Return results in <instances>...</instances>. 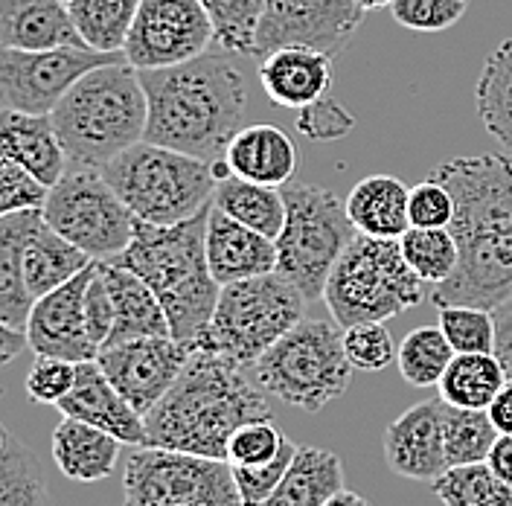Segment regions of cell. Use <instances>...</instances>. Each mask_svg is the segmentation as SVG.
<instances>
[{"mask_svg":"<svg viewBox=\"0 0 512 506\" xmlns=\"http://www.w3.org/2000/svg\"><path fill=\"white\" fill-rule=\"evenodd\" d=\"M91 274H94V262L73 280L35 300L27 320V338L35 355H56L73 364L94 361L99 355L85 317V288Z\"/></svg>","mask_w":512,"mask_h":506,"instance_id":"obj_17","label":"cell"},{"mask_svg":"<svg viewBox=\"0 0 512 506\" xmlns=\"http://www.w3.org/2000/svg\"><path fill=\"white\" fill-rule=\"evenodd\" d=\"M510 373L504 370L495 352H457L437 384L440 399L466 408V411H489L498 390L507 384Z\"/></svg>","mask_w":512,"mask_h":506,"instance_id":"obj_30","label":"cell"},{"mask_svg":"<svg viewBox=\"0 0 512 506\" xmlns=\"http://www.w3.org/2000/svg\"><path fill=\"white\" fill-rule=\"evenodd\" d=\"M323 506H370V504H367V498H361L358 492L344 489V492H338L335 498H329Z\"/></svg>","mask_w":512,"mask_h":506,"instance_id":"obj_55","label":"cell"},{"mask_svg":"<svg viewBox=\"0 0 512 506\" xmlns=\"http://www.w3.org/2000/svg\"><path fill=\"white\" fill-rule=\"evenodd\" d=\"M76 370L79 364L67 361V358H56V355H35L30 373H27V396L38 405H59L64 396L73 390L76 384Z\"/></svg>","mask_w":512,"mask_h":506,"instance_id":"obj_45","label":"cell"},{"mask_svg":"<svg viewBox=\"0 0 512 506\" xmlns=\"http://www.w3.org/2000/svg\"><path fill=\"white\" fill-rule=\"evenodd\" d=\"M207 204L201 213L178 224H149L137 219L134 239L126 251L105 262H117L137 277H143L158 294L169 317L172 338L192 344L210 326L222 285L207 262Z\"/></svg>","mask_w":512,"mask_h":506,"instance_id":"obj_4","label":"cell"},{"mask_svg":"<svg viewBox=\"0 0 512 506\" xmlns=\"http://www.w3.org/2000/svg\"><path fill=\"white\" fill-rule=\"evenodd\" d=\"M102 175L140 222L163 227L201 213L213 204L219 187L213 160L192 158L149 140L134 143L123 155L105 163Z\"/></svg>","mask_w":512,"mask_h":506,"instance_id":"obj_6","label":"cell"},{"mask_svg":"<svg viewBox=\"0 0 512 506\" xmlns=\"http://www.w3.org/2000/svg\"><path fill=\"white\" fill-rule=\"evenodd\" d=\"M0 506H53L38 457L12 428H3L0 443Z\"/></svg>","mask_w":512,"mask_h":506,"instance_id":"obj_35","label":"cell"},{"mask_svg":"<svg viewBox=\"0 0 512 506\" xmlns=\"http://www.w3.org/2000/svg\"><path fill=\"white\" fill-rule=\"evenodd\" d=\"M0 158L21 163L47 187L62 181L70 160L53 114H24L12 108H3L0 114Z\"/></svg>","mask_w":512,"mask_h":506,"instance_id":"obj_22","label":"cell"},{"mask_svg":"<svg viewBox=\"0 0 512 506\" xmlns=\"http://www.w3.org/2000/svg\"><path fill=\"white\" fill-rule=\"evenodd\" d=\"M50 187L38 181L30 169L9 158H0V216L18 210H44Z\"/></svg>","mask_w":512,"mask_h":506,"instance_id":"obj_46","label":"cell"},{"mask_svg":"<svg viewBox=\"0 0 512 506\" xmlns=\"http://www.w3.org/2000/svg\"><path fill=\"white\" fill-rule=\"evenodd\" d=\"M288 437L274 425V419H254L233 431L227 443L230 466H265L280 457Z\"/></svg>","mask_w":512,"mask_h":506,"instance_id":"obj_42","label":"cell"},{"mask_svg":"<svg viewBox=\"0 0 512 506\" xmlns=\"http://www.w3.org/2000/svg\"><path fill=\"white\" fill-rule=\"evenodd\" d=\"M425 285L408 265L399 239L358 233L332 268L323 300L332 317L350 329L358 323H384L425 300Z\"/></svg>","mask_w":512,"mask_h":506,"instance_id":"obj_7","label":"cell"},{"mask_svg":"<svg viewBox=\"0 0 512 506\" xmlns=\"http://www.w3.org/2000/svg\"><path fill=\"white\" fill-rule=\"evenodd\" d=\"M259 85L277 108H309L332 91V56L312 47H283L259 64Z\"/></svg>","mask_w":512,"mask_h":506,"instance_id":"obj_21","label":"cell"},{"mask_svg":"<svg viewBox=\"0 0 512 506\" xmlns=\"http://www.w3.org/2000/svg\"><path fill=\"white\" fill-rule=\"evenodd\" d=\"M344 349L352 367L364 373H379L396 358L393 335L384 323H358L344 329Z\"/></svg>","mask_w":512,"mask_h":506,"instance_id":"obj_44","label":"cell"},{"mask_svg":"<svg viewBox=\"0 0 512 506\" xmlns=\"http://www.w3.org/2000/svg\"><path fill=\"white\" fill-rule=\"evenodd\" d=\"M123 445L126 443H120L114 434L96 428L91 422L62 416L50 440V454L67 480L96 483L114 475Z\"/></svg>","mask_w":512,"mask_h":506,"instance_id":"obj_25","label":"cell"},{"mask_svg":"<svg viewBox=\"0 0 512 506\" xmlns=\"http://www.w3.org/2000/svg\"><path fill=\"white\" fill-rule=\"evenodd\" d=\"M96 265L108 283L114 309H117V323L105 347L134 341V338H149V335H172L169 317L163 312L152 285L117 262H96Z\"/></svg>","mask_w":512,"mask_h":506,"instance_id":"obj_27","label":"cell"},{"mask_svg":"<svg viewBox=\"0 0 512 506\" xmlns=\"http://www.w3.org/2000/svg\"><path fill=\"white\" fill-rule=\"evenodd\" d=\"M352 370L344 349V326L335 317H303L256 361L254 381L291 408L318 413L347 393Z\"/></svg>","mask_w":512,"mask_h":506,"instance_id":"obj_8","label":"cell"},{"mask_svg":"<svg viewBox=\"0 0 512 506\" xmlns=\"http://www.w3.org/2000/svg\"><path fill=\"white\" fill-rule=\"evenodd\" d=\"M126 506H242L227 460L140 445L123 469Z\"/></svg>","mask_w":512,"mask_h":506,"instance_id":"obj_11","label":"cell"},{"mask_svg":"<svg viewBox=\"0 0 512 506\" xmlns=\"http://www.w3.org/2000/svg\"><path fill=\"white\" fill-rule=\"evenodd\" d=\"M204 6L216 27V44L224 53L254 56L256 27L268 0H204Z\"/></svg>","mask_w":512,"mask_h":506,"instance_id":"obj_40","label":"cell"},{"mask_svg":"<svg viewBox=\"0 0 512 506\" xmlns=\"http://www.w3.org/2000/svg\"><path fill=\"white\" fill-rule=\"evenodd\" d=\"M85 317H88V332H91V341L96 347L102 349L108 344L111 332H114V323H117V309H114V297L108 291V283L99 271V265L94 262V274L88 280L85 288Z\"/></svg>","mask_w":512,"mask_h":506,"instance_id":"obj_50","label":"cell"},{"mask_svg":"<svg viewBox=\"0 0 512 506\" xmlns=\"http://www.w3.org/2000/svg\"><path fill=\"white\" fill-rule=\"evenodd\" d=\"M454 355L440 326H416L396 352V364L411 387H437Z\"/></svg>","mask_w":512,"mask_h":506,"instance_id":"obj_37","label":"cell"},{"mask_svg":"<svg viewBox=\"0 0 512 506\" xmlns=\"http://www.w3.org/2000/svg\"><path fill=\"white\" fill-rule=\"evenodd\" d=\"M355 120L350 111H344L335 99L323 96L320 102L309 105L297 117V131L306 134L309 140H338L347 131H352Z\"/></svg>","mask_w":512,"mask_h":506,"instance_id":"obj_49","label":"cell"},{"mask_svg":"<svg viewBox=\"0 0 512 506\" xmlns=\"http://www.w3.org/2000/svg\"><path fill=\"white\" fill-rule=\"evenodd\" d=\"M454 219V198L446 184L428 178L411 187V227H448Z\"/></svg>","mask_w":512,"mask_h":506,"instance_id":"obj_48","label":"cell"},{"mask_svg":"<svg viewBox=\"0 0 512 506\" xmlns=\"http://www.w3.org/2000/svg\"><path fill=\"white\" fill-rule=\"evenodd\" d=\"M347 213L364 236L402 239L411 230V190L393 175H370L350 190Z\"/></svg>","mask_w":512,"mask_h":506,"instance_id":"obj_28","label":"cell"},{"mask_svg":"<svg viewBox=\"0 0 512 506\" xmlns=\"http://www.w3.org/2000/svg\"><path fill=\"white\" fill-rule=\"evenodd\" d=\"M344 489V463L335 451L297 445L280 486L262 506H323Z\"/></svg>","mask_w":512,"mask_h":506,"instance_id":"obj_29","label":"cell"},{"mask_svg":"<svg viewBox=\"0 0 512 506\" xmlns=\"http://www.w3.org/2000/svg\"><path fill=\"white\" fill-rule=\"evenodd\" d=\"M254 419H274L268 393L236 361L195 349L178 381L146 413V445L227 460L233 431Z\"/></svg>","mask_w":512,"mask_h":506,"instance_id":"obj_3","label":"cell"},{"mask_svg":"<svg viewBox=\"0 0 512 506\" xmlns=\"http://www.w3.org/2000/svg\"><path fill=\"white\" fill-rule=\"evenodd\" d=\"M277 239L236 222L216 204L207 222V262L219 285L239 283L277 271Z\"/></svg>","mask_w":512,"mask_h":506,"instance_id":"obj_20","label":"cell"},{"mask_svg":"<svg viewBox=\"0 0 512 506\" xmlns=\"http://www.w3.org/2000/svg\"><path fill=\"white\" fill-rule=\"evenodd\" d=\"M140 0H67L82 41L99 53H123Z\"/></svg>","mask_w":512,"mask_h":506,"instance_id":"obj_34","label":"cell"},{"mask_svg":"<svg viewBox=\"0 0 512 506\" xmlns=\"http://www.w3.org/2000/svg\"><path fill=\"white\" fill-rule=\"evenodd\" d=\"M402 253L408 265L416 271V277L428 285L446 283L457 271L460 248L448 227H411L402 239Z\"/></svg>","mask_w":512,"mask_h":506,"instance_id":"obj_38","label":"cell"},{"mask_svg":"<svg viewBox=\"0 0 512 506\" xmlns=\"http://www.w3.org/2000/svg\"><path fill=\"white\" fill-rule=\"evenodd\" d=\"M216 44V27L204 0H140L126 41V62L137 70L198 59Z\"/></svg>","mask_w":512,"mask_h":506,"instance_id":"obj_14","label":"cell"},{"mask_svg":"<svg viewBox=\"0 0 512 506\" xmlns=\"http://www.w3.org/2000/svg\"><path fill=\"white\" fill-rule=\"evenodd\" d=\"M192 352V344L172 335H149L102 347L96 361L111 384L146 416L184 373Z\"/></svg>","mask_w":512,"mask_h":506,"instance_id":"obj_16","label":"cell"},{"mask_svg":"<svg viewBox=\"0 0 512 506\" xmlns=\"http://www.w3.org/2000/svg\"><path fill=\"white\" fill-rule=\"evenodd\" d=\"M364 12H379V9H390L393 0H355Z\"/></svg>","mask_w":512,"mask_h":506,"instance_id":"obj_56","label":"cell"},{"mask_svg":"<svg viewBox=\"0 0 512 506\" xmlns=\"http://www.w3.org/2000/svg\"><path fill=\"white\" fill-rule=\"evenodd\" d=\"M94 259L85 251H79L73 242H67L59 230H53L47 219L38 224V230L30 236L24 248V277L30 285L32 297L59 288L76 274H82Z\"/></svg>","mask_w":512,"mask_h":506,"instance_id":"obj_31","label":"cell"},{"mask_svg":"<svg viewBox=\"0 0 512 506\" xmlns=\"http://www.w3.org/2000/svg\"><path fill=\"white\" fill-rule=\"evenodd\" d=\"M56 408L62 411V416L91 422L96 428L114 434L120 443L134 445V448L146 445V416L111 384L96 358L79 364L73 390Z\"/></svg>","mask_w":512,"mask_h":506,"instance_id":"obj_19","label":"cell"},{"mask_svg":"<svg viewBox=\"0 0 512 506\" xmlns=\"http://www.w3.org/2000/svg\"><path fill=\"white\" fill-rule=\"evenodd\" d=\"M286 195V224L277 236V271L303 291V297L323 300V288L338 265V259L358 236L347 201H341L332 190L315 184L283 187Z\"/></svg>","mask_w":512,"mask_h":506,"instance_id":"obj_10","label":"cell"},{"mask_svg":"<svg viewBox=\"0 0 512 506\" xmlns=\"http://www.w3.org/2000/svg\"><path fill=\"white\" fill-rule=\"evenodd\" d=\"M443 428H446L448 469L486 463L492 445L501 437L486 411H466L448 402H443Z\"/></svg>","mask_w":512,"mask_h":506,"instance_id":"obj_39","label":"cell"},{"mask_svg":"<svg viewBox=\"0 0 512 506\" xmlns=\"http://www.w3.org/2000/svg\"><path fill=\"white\" fill-rule=\"evenodd\" d=\"M475 99L483 128L512 155V38L483 62Z\"/></svg>","mask_w":512,"mask_h":506,"instance_id":"obj_33","label":"cell"},{"mask_svg":"<svg viewBox=\"0 0 512 506\" xmlns=\"http://www.w3.org/2000/svg\"><path fill=\"white\" fill-rule=\"evenodd\" d=\"M492 315H495V355L512 376V297L504 300Z\"/></svg>","mask_w":512,"mask_h":506,"instance_id":"obj_51","label":"cell"},{"mask_svg":"<svg viewBox=\"0 0 512 506\" xmlns=\"http://www.w3.org/2000/svg\"><path fill=\"white\" fill-rule=\"evenodd\" d=\"M443 506H512V486L489 469V463L451 466L431 483Z\"/></svg>","mask_w":512,"mask_h":506,"instance_id":"obj_36","label":"cell"},{"mask_svg":"<svg viewBox=\"0 0 512 506\" xmlns=\"http://www.w3.org/2000/svg\"><path fill=\"white\" fill-rule=\"evenodd\" d=\"M44 219L94 262L120 256L131 245L137 227V216L108 184L102 169L88 166L64 172L62 181L50 187Z\"/></svg>","mask_w":512,"mask_h":506,"instance_id":"obj_12","label":"cell"},{"mask_svg":"<svg viewBox=\"0 0 512 506\" xmlns=\"http://www.w3.org/2000/svg\"><path fill=\"white\" fill-rule=\"evenodd\" d=\"M431 178L446 184L454 198L448 230L460 248L457 271L434 285L431 303L495 312L512 297V155L446 160Z\"/></svg>","mask_w":512,"mask_h":506,"instance_id":"obj_1","label":"cell"},{"mask_svg":"<svg viewBox=\"0 0 512 506\" xmlns=\"http://www.w3.org/2000/svg\"><path fill=\"white\" fill-rule=\"evenodd\" d=\"M486 463H489V469L501 477L504 483H510L512 486V434H501V437L495 440L489 457H486Z\"/></svg>","mask_w":512,"mask_h":506,"instance_id":"obj_53","label":"cell"},{"mask_svg":"<svg viewBox=\"0 0 512 506\" xmlns=\"http://www.w3.org/2000/svg\"><path fill=\"white\" fill-rule=\"evenodd\" d=\"M469 0H393L390 15L411 32H443L466 15Z\"/></svg>","mask_w":512,"mask_h":506,"instance_id":"obj_43","label":"cell"},{"mask_svg":"<svg viewBox=\"0 0 512 506\" xmlns=\"http://www.w3.org/2000/svg\"><path fill=\"white\" fill-rule=\"evenodd\" d=\"M297 454V445L288 440L286 448L280 451L277 460L265 463V466H230L233 472V480H236V489H239V498H242V506H262L274 489L280 486V480L288 472L291 460Z\"/></svg>","mask_w":512,"mask_h":506,"instance_id":"obj_47","label":"cell"},{"mask_svg":"<svg viewBox=\"0 0 512 506\" xmlns=\"http://www.w3.org/2000/svg\"><path fill=\"white\" fill-rule=\"evenodd\" d=\"M53 123L76 166L102 169L146 137L149 96L140 70L123 62L85 73L56 105Z\"/></svg>","mask_w":512,"mask_h":506,"instance_id":"obj_5","label":"cell"},{"mask_svg":"<svg viewBox=\"0 0 512 506\" xmlns=\"http://www.w3.org/2000/svg\"><path fill=\"white\" fill-rule=\"evenodd\" d=\"M126 53H99L91 47L15 50L0 53V99L3 108L24 114H53L64 94L94 67L123 62Z\"/></svg>","mask_w":512,"mask_h":506,"instance_id":"obj_13","label":"cell"},{"mask_svg":"<svg viewBox=\"0 0 512 506\" xmlns=\"http://www.w3.org/2000/svg\"><path fill=\"white\" fill-rule=\"evenodd\" d=\"M384 463L396 477L416 483H434L448 472L443 399L419 402L387 425Z\"/></svg>","mask_w":512,"mask_h":506,"instance_id":"obj_18","label":"cell"},{"mask_svg":"<svg viewBox=\"0 0 512 506\" xmlns=\"http://www.w3.org/2000/svg\"><path fill=\"white\" fill-rule=\"evenodd\" d=\"M24 347H30V338H27V329H18V326H9V323H0V361L9 364L18 358V352Z\"/></svg>","mask_w":512,"mask_h":506,"instance_id":"obj_54","label":"cell"},{"mask_svg":"<svg viewBox=\"0 0 512 506\" xmlns=\"http://www.w3.org/2000/svg\"><path fill=\"white\" fill-rule=\"evenodd\" d=\"M306 303L303 291L280 271L222 285L213 320L195 341V349L219 352L239 367H254L303 320Z\"/></svg>","mask_w":512,"mask_h":506,"instance_id":"obj_9","label":"cell"},{"mask_svg":"<svg viewBox=\"0 0 512 506\" xmlns=\"http://www.w3.org/2000/svg\"><path fill=\"white\" fill-rule=\"evenodd\" d=\"M454 352H495V315L478 306H443L440 323Z\"/></svg>","mask_w":512,"mask_h":506,"instance_id":"obj_41","label":"cell"},{"mask_svg":"<svg viewBox=\"0 0 512 506\" xmlns=\"http://www.w3.org/2000/svg\"><path fill=\"white\" fill-rule=\"evenodd\" d=\"M0 44L15 50L88 47L67 0H0Z\"/></svg>","mask_w":512,"mask_h":506,"instance_id":"obj_23","label":"cell"},{"mask_svg":"<svg viewBox=\"0 0 512 506\" xmlns=\"http://www.w3.org/2000/svg\"><path fill=\"white\" fill-rule=\"evenodd\" d=\"M149 96V143L192 158H224V149L248 111V88L239 67L224 56L140 70Z\"/></svg>","mask_w":512,"mask_h":506,"instance_id":"obj_2","label":"cell"},{"mask_svg":"<svg viewBox=\"0 0 512 506\" xmlns=\"http://www.w3.org/2000/svg\"><path fill=\"white\" fill-rule=\"evenodd\" d=\"M44 222V210H18L0 216V323L27 329L35 297L24 277V248Z\"/></svg>","mask_w":512,"mask_h":506,"instance_id":"obj_26","label":"cell"},{"mask_svg":"<svg viewBox=\"0 0 512 506\" xmlns=\"http://www.w3.org/2000/svg\"><path fill=\"white\" fill-rule=\"evenodd\" d=\"M224 160L236 178L265 187H286L297 169V149L283 128L259 123L236 131L224 149Z\"/></svg>","mask_w":512,"mask_h":506,"instance_id":"obj_24","label":"cell"},{"mask_svg":"<svg viewBox=\"0 0 512 506\" xmlns=\"http://www.w3.org/2000/svg\"><path fill=\"white\" fill-rule=\"evenodd\" d=\"M213 204L227 216H233L236 222L248 224L271 239H277L283 233V224H286L283 187H265V184H254V181L230 175V178L219 181Z\"/></svg>","mask_w":512,"mask_h":506,"instance_id":"obj_32","label":"cell"},{"mask_svg":"<svg viewBox=\"0 0 512 506\" xmlns=\"http://www.w3.org/2000/svg\"><path fill=\"white\" fill-rule=\"evenodd\" d=\"M361 18L364 9L355 0H268L256 27L254 56L312 47L335 59L361 27Z\"/></svg>","mask_w":512,"mask_h":506,"instance_id":"obj_15","label":"cell"},{"mask_svg":"<svg viewBox=\"0 0 512 506\" xmlns=\"http://www.w3.org/2000/svg\"><path fill=\"white\" fill-rule=\"evenodd\" d=\"M486 413H489L492 425L498 428V434H512V376L498 390V396L492 399V405H489Z\"/></svg>","mask_w":512,"mask_h":506,"instance_id":"obj_52","label":"cell"}]
</instances>
